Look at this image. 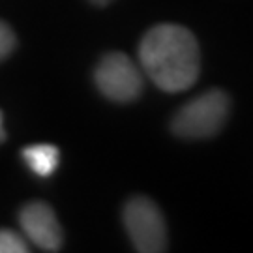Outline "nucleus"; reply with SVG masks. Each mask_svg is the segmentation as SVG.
<instances>
[{
	"mask_svg": "<svg viewBox=\"0 0 253 253\" xmlns=\"http://www.w3.org/2000/svg\"><path fill=\"white\" fill-rule=\"evenodd\" d=\"M19 223L32 244L45 252H58L62 248V229L53 208L45 203H28L19 214Z\"/></svg>",
	"mask_w": 253,
	"mask_h": 253,
	"instance_id": "obj_5",
	"label": "nucleus"
},
{
	"mask_svg": "<svg viewBox=\"0 0 253 253\" xmlns=\"http://www.w3.org/2000/svg\"><path fill=\"white\" fill-rule=\"evenodd\" d=\"M25 238L9 229H0V253H27Z\"/></svg>",
	"mask_w": 253,
	"mask_h": 253,
	"instance_id": "obj_7",
	"label": "nucleus"
},
{
	"mask_svg": "<svg viewBox=\"0 0 253 253\" xmlns=\"http://www.w3.org/2000/svg\"><path fill=\"white\" fill-rule=\"evenodd\" d=\"M6 139V133H4V127H2V113H0V143Z\"/></svg>",
	"mask_w": 253,
	"mask_h": 253,
	"instance_id": "obj_10",
	"label": "nucleus"
},
{
	"mask_svg": "<svg viewBox=\"0 0 253 253\" xmlns=\"http://www.w3.org/2000/svg\"><path fill=\"white\" fill-rule=\"evenodd\" d=\"M15 45H17V40H15L13 30L4 21H0V60H4L8 54H11Z\"/></svg>",
	"mask_w": 253,
	"mask_h": 253,
	"instance_id": "obj_8",
	"label": "nucleus"
},
{
	"mask_svg": "<svg viewBox=\"0 0 253 253\" xmlns=\"http://www.w3.org/2000/svg\"><path fill=\"white\" fill-rule=\"evenodd\" d=\"M231 111V98L223 90L203 92L188 101L172 117L171 129L182 139H208L225 126Z\"/></svg>",
	"mask_w": 253,
	"mask_h": 253,
	"instance_id": "obj_2",
	"label": "nucleus"
},
{
	"mask_svg": "<svg viewBox=\"0 0 253 253\" xmlns=\"http://www.w3.org/2000/svg\"><path fill=\"white\" fill-rule=\"evenodd\" d=\"M23 160L38 176H51L58 167L60 152L53 145H32L23 150Z\"/></svg>",
	"mask_w": 253,
	"mask_h": 253,
	"instance_id": "obj_6",
	"label": "nucleus"
},
{
	"mask_svg": "<svg viewBox=\"0 0 253 253\" xmlns=\"http://www.w3.org/2000/svg\"><path fill=\"white\" fill-rule=\"evenodd\" d=\"M124 227L137 252L162 253L167 250V227L158 205L148 197H133L124 207Z\"/></svg>",
	"mask_w": 253,
	"mask_h": 253,
	"instance_id": "obj_3",
	"label": "nucleus"
},
{
	"mask_svg": "<svg viewBox=\"0 0 253 253\" xmlns=\"http://www.w3.org/2000/svg\"><path fill=\"white\" fill-rule=\"evenodd\" d=\"M139 60L150 81L165 92L188 90L199 79V43L180 25L163 23L150 28L141 40Z\"/></svg>",
	"mask_w": 253,
	"mask_h": 253,
	"instance_id": "obj_1",
	"label": "nucleus"
},
{
	"mask_svg": "<svg viewBox=\"0 0 253 253\" xmlns=\"http://www.w3.org/2000/svg\"><path fill=\"white\" fill-rule=\"evenodd\" d=\"M90 2H94L96 6H107V4H111L113 0H90Z\"/></svg>",
	"mask_w": 253,
	"mask_h": 253,
	"instance_id": "obj_9",
	"label": "nucleus"
},
{
	"mask_svg": "<svg viewBox=\"0 0 253 253\" xmlns=\"http://www.w3.org/2000/svg\"><path fill=\"white\" fill-rule=\"evenodd\" d=\"M94 81L105 98L118 103L137 100L145 84L141 70L127 54L120 51L107 53L101 58L94 72Z\"/></svg>",
	"mask_w": 253,
	"mask_h": 253,
	"instance_id": "obj_4",
	"label": "nucleus"
}]
</instances>
